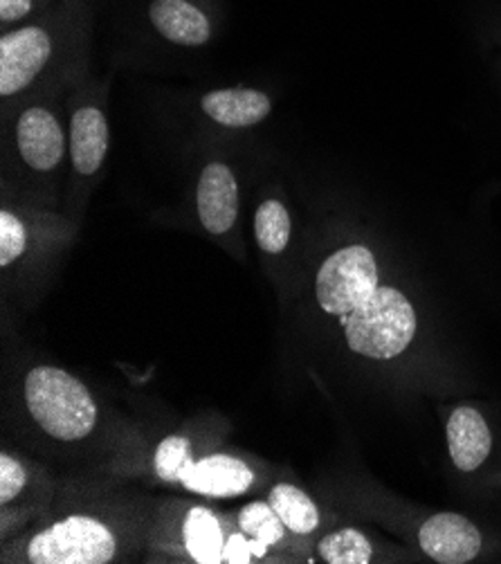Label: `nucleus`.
Listing matches in <instances>:
<instances>
[{
    "instance_id": "nucleus-13",
    "label": "nucleus",
    "mask_w": 501,
    "mask_h": 564,
    "mask_svg": "<svg viewBox=\"0 0 501 564\" xmlns=\"http://www.w3.org/2000/svg\"><path fill=\"white\" fill-rule=\"evenodd\" d=\"M268 503L282 518L284 527L295 535H308L319 527V511L315 501L297 486L276 484L270 490Z\"/></svg>"
},
{
    "instance_id": "nucleus-22",
    "label": "nucleus",
    "mask_w": 501,
    "mask_h": 564,
    "mask_svg": "<svg viewBox=\"0 0 501 564\" xmlns=\"http://www.w3.org/2000/svg\"><path fill=\"white\" fill-rule=\"evenodd\" d=\"M32 10V0H0V19L3 23L19 21Z\"/></svg>"
},
{
    "instance_id": "nucleus-6",
    "label": "nucleus",
    "mask_w": 501,
    "mask_h": 564,
    "mask_svg": "<svg viewBox=\"0 0 501 564\" xmlns=\"http://www.w3.org/2000/svg\"><path fill=\"white\" fill-rule=\"evenodd\" d=\"M198 216L209 235H226L239 214V185L230 166L211 162L198 181Z\"/></svg>"
},
{
    "instance_id": "nucleus-12",
    "label": "nucleus",
    "mask_w": 501,
    "mask_h": 564,
    "mask_svg": "<svg viewBox=\"0 0 501 564\" xmlns=\"http://www.w3.org/2000/svg\"><path fill=\"white\" fill-rule=\"evenodd\" d=\"M108 151V124L104 112L88 106L75 112L70 122V155L81 176H92Z\"/></svg>"
},
{
    "instance_id": "nucleus-17",
    "label": "nucleus",
    "mask_w": 501,
    "mask_h": 564,
    "mask_svg": "<svg viewBox=\"0 0 501 564\" xmlns=\"http://www.w3.org/2000/svg\"><path fill=\"white\" fill-rule=\"evenodd\" d=\"M239 527L250 540L261 542L265 546L280 544L284 540L286 529L282 518L276 516V511L265 501H252L243 506L239 513Z\"/></svg>"
},
{
    "instance_id": "nucleus-9",
    "label": "nucleus",
    "mask_w": 501,
    "mask_h": 564,
    "mask_svg": "<svg viewBox=\"0 0 501 564\" xmlns=\"http://www.w3.org/2000/svg\"><path fill=\"white\" fill-rule=\"evenodd\" d=\"M448 447L457 470L472 473L481 468L492 449V434L475 408H457L448 419Z\"/></svg>"
},
{
    "instance_id": "nucleus-20",
    "label": "nucleus",
    "mask_w": 501,
    "mask_h": 564,
    "mask_svg": "<svg viewBox=\"0 0 501 564\" xmlns=\"http://www.w3.org/2000/svg\"><path fill=\"white\" fill-rule=\"evenodd\" d=\"M28 484L25 468L8 453L0 455V503L14 501Z\"/></svg>"
},
{
    "instance_id": "nucleus-5",
    "label": "nucleus",
    "mask_w": 501,
    "mask_h": 564,
    "mask_svg": "<svg viewBox=\"0 0 501 564\" xmlns=\"http://www.w3.org/2000/svg\"><path fill=\"white\" fill-rule=\"evenodd\" d=\"M421 551L438 564L472 562L483 546L481 531L459 513H436L418 531Z\"/></svg>"
},
{
    "instance_id": "nucleus-14",
    "label": "nucleus",
    "mask_w": 501,
    "mask_h": 564,
    "mask_svg": "<svg viewBox=\"0 0 501 564\" xmlns=\"http://www.w3.org/2000/svg\"><path fill=\"white\" fill-rule=\"evenodd\" d=\"M185 544L196 562H222L226 540H222L220 524L207 509H192L185 520Z\"/></svg>"
},
{
    "instance_id": "nucleus-10",
    "label": "nucleus",
    "mask_w": 501,
    "mask_h": 564,
    "mask_svg": "<svg viewBox=\"0 0 501 564\" xmlns=\"http://www.w3.org/2000/svg\"><path fill=\"white\" fill-rule=\"evenodd\" d=\"M272 104L265 93L252 88L214 90L203 97V110L207 116L230 129H246L268 118Z\"/></svg>"
},
{
    "instance_id": "nucleus-1",
    "label": "nucleus",
    "mask_w": 501,
    "mask_h": 564,
    "mask_svg": "<svg viewBox=\"0 0 501 564\" xmlns=\"http://www.w3.org/2000/svg\"><path fill=\"white\" fill-rule=\"evenodd\" d=\"M319 308L338 317L353 354L371 360H394L410 349L418 317L403 291L384 286L367 246L333 252L317 272Z\"/></svg>"
},
{
    "instance_id": "nucleus-19",
    "label": "nucleus",
    "mask_w": 501,
    "mask_h": 564,
    "mask_svg": "<svg viewBox=\"0 0 501 564\" xmlns=\"http://www.w3.org/2000/svg\"><path fill=\"white\" fill-rule=\"evenodd\" d=\"M28 246L25 225L10 212L0 214V265L14 263Z\"/></svg>"
},
{
    "instance_id": "nucleus-3",
    "label": "nucleus",
    "mask_w": 501,
    "mask_h": 564,
    "mask_svg": "<svg viewBox=\"0 0 501 564\" xmlns=\"http://www.w3.org/2000/svg\"><path fill=\"white\" fill-rule=\"evenodd\" d=\"M118 540L104 522L70 516L28 542L32 564H106L116 557Z\"/></svg>"
},
{
    "instance_id": "nucleus-8",
    "label": "nucleus",
    "mask_w": 501,
    "mask_h": 564,
    "mask_svg": "<svg viewBox=\"0 0 501 564\" xmlns=\"http://www.w3.org/2000/svg\"><path fill=\"white\" fill-rule=\"evenodd\" d=\"M181 484L205 497H239L254 484V473L248 464L230 455H211L194 462L183 475Z\"/></svg>"
},
{
    "instance_id": "nucleus-16",
    "label": "nucleus",
    "mask_w": 501,
    "mask_h": 564,
    "mask_svg": "<svg viewBox=\"0 0 501 564\" xmlns=\"http://www.w3.org/2000/svg\"><path fill=\"white\" fill-rule=\"evenodd\" d=\"M257 243L268 254H280L291 241V216L280 200H265L254 216Z\"/></svg>"
},
{
    "instance_id": "nucleus-21",
    "label": "nucleus",
    "mask_w": 501,
    "mask_h": 564,
    "mask_svg": "<svg viewBox=\"0 0 501 564\" xmlns=\"http://www.w3.org/2000/svg\"><path fill=\"white\" fill-rule=\"evenodd\" d=\"M252 555V540L248 535H235L230 544H226V551H222V562H250Z\"/></svg>"
},
{
    "instance_id": "nucleus-18",
    "label": "nucleus",
    "mask_w": 501,
    "mask_h": 564,
    "mask_svg": "<svg viewBox=\"0 0 501 564\" xmlns=\"http://www.w3.org/2000/svg\"><path fill=\"white\" fill-rule=\"evenodd\" d=\"M194 464L192 459V447L189 441L185 436H166L157 449H155V475L162 481H170V484H181L183 475L187 473V468Z\"/></svg>"
},
{
    "instance_id": "nucleus-2",
    "label": "nucleus",
    "mask_w": 501,
    "mask_h": 564,
    "mask_svg": "<svg viewBox=\"0 0 501 564\" xmlns=\"http://www.w3.org/2000/svg\"><path fill=\"white\" fill-rule=\"evenodd\" d=\"M25 405L57 441H81L97 425V405L81 380L57 367H34L25 378Z\"/></svg>"
},
{
    "instance_id": "nucleus-11",
    "label": "nucleus",
    "mask_w": 501,
    "mask_h": 564,
    "mask_svg": "<svg viewBox=\"0 0 501 564\" xmlns=\"http://www.w3.org/2000/svg\"><path fill=\"white\" fill-rule=\"evenodd\" d=\"M149 14L155 30L178 45H203L211 34L207 17L187 0H153Z\"/></svg>"
},
{
    "instance_id": "nucleus-15",
    "label": "nucleus",
    "mask_w": 501,
    "mask_h": 564,
    "mask_svg": "<svg viewBox=\"0 0 501 564\" xmlns=\"http://www.w3.org/2000/svg\"><path fill=\"white\" fill-rule=\"evenodd\" d=\"M317 555L328 564H369L373 544L358 529H338L319 540Z\"/></svg>"
},
{
    "instance_id": "nucleus-7",
    "label": "nucleus",
    "mask_w": 501,
    "mask_h": 564,
    "mask_svg": "<svg viewBox=\"0 0 501 564\" xmlns=\"http://www.w3.org/2000/svg\"><path fill=\"white\" fill-rule=\"evenodd\" d=\"M17 142L25 164L36 172H50L62 162L66 151L64 129L45 108H30L23 112L17 124Z\"/></svg>"
},
{
    "instance_id": "nucleus-4",
    "label": "nucleus",
    "mask_w": 501,
    "mask_h": 564,
    "mask_svg": "<svg viewBox=\"0 0 501 564\" xmlns=\"http://www.w3.org/2000/svg\"><path fill=\"white\" fill-rule=\"evenodd\" d=\"M52 54L50 34L41 28H21L0 41V95H17L43 70Z\"/></svg>"
}]
</instances>
